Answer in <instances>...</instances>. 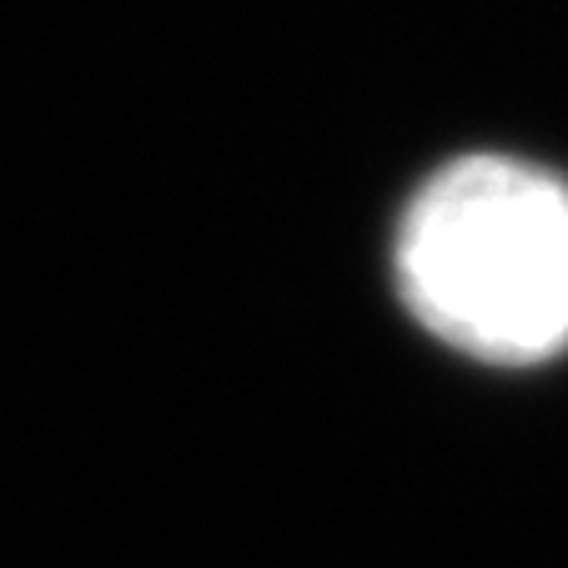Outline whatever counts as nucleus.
<instances>
[{
    "label": "nucleus",
    "instance_id": "f257e3e1",
    "mask_svg": "<svg viewBox=\"0 0 568 568\" xmlns=\"http://www.w3.org/2000/svg\"><path fill=\"white\" fill-rule=\"evenodd\" d=\"M413 317L483 363L568 353V182L514 156L443 166L397 226Z\"/></svg>",
    "mask_w": 568,
    "mask_h": 568
}]
</instances>
